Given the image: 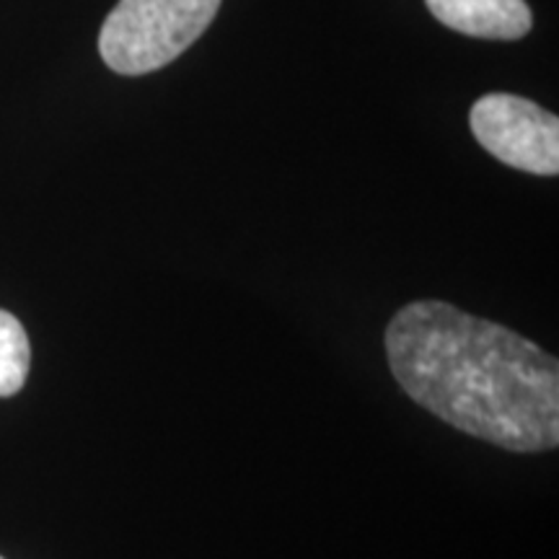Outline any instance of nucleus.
Segmentation results:
<instances>
[{
	"label": "nucleus",
	"instance_id": "1",
	"mask_svg": "<svg viewBox=\"0 0 559 559\" xmlns=\"http://www.w3.org/2000/svg\"><path fill=\"white\" fill-rule=\"evenodd\" d=\"M383 345L404 394L451 428L513 453L559 445V362L519 332L415 300L389 321Z\"/></svg>",
	"mask_w": 559,
	"mask_h": 559
},
{
	"label": "nucleus",
	"instance_id": "2",
	"mask_svg": "<svg viewBox=\"0 0 559 559\" xmlns=\"http://www.w3.org/2000/svg\"><path fill=\"white\" fill-rule=\"evenodd\" d=\"M221 0H120L99 32V55L120 75H145L190 50Z\"/></svg>",
	"mask_w": 559,
	"mask_h": 559
},
{
	"label": "nucleus",
	"instance_id": "3",
	"mask_svg": "<svg viewBox=\"0 0 559 559\" xmlns=\"http://www.w3.org/2000/svg\"><path fill=\"white\" fill-rule=\"evenodd\" d=\"M469 128L500 164L539 177L559 174V120L539 104L515 94H487L474 102Z\"/></svg>",
	"mask_w": 559,
	"mask_h": 559
},
{
	"label": "nucleus",
	"instance_id": "4",
	"mask_svg": "<svg viewBox=\"0 0 559 559\" xmlns=\"http://www.w3.org/2000/svg\"><path fill=\"white\" fill-rule=\"evenodd\" d=\"M449 29L477 39H523L534 26L526 0H425Z\"/></svg>",
	"mask_w": 559,
	"mask_h": 559
},
{
	"label": "nucleus",
	"instance_id": "5",
	"mask_svg": "<svg viewBox=\"0 0 559 559\" xmlns=\"http://www.w3.org/2000/svg\"><path fill=\"white\" fill-rule=\"evenodd\" d=\"M32 347L26 330L13 313L0 309V396L19 394L26 383Z\"/></svg>",
	"mask_w": 559,
	"mask_h": 559
},
{
	"label": "nucleus",
	"instance_id": "6",
	"mask_svg": "<svg viewBox=\"0 0 559 559\" xmlns=\"http://www.w3.org/2000/svg\"><path fill=\"white\" fill-rule=\"evenodd\" d=\"M0 559H3V557H0Z\"/></svg>",
	"mask_w": 559,
	"mask_h": 559
}]
</instances>
